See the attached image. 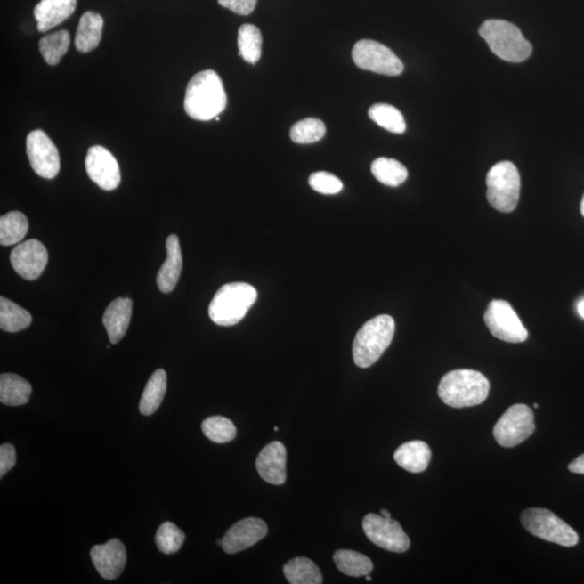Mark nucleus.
<instances>
[{"label": "nucleus", "instance_id": "obj_15", "mask_svg": "<svg viewBox=\"0 0 584 584\" xmlns=\"http://www.w3.org/2000/svg\"><path fill=\"white\" fill-rule=\"evenodd\" d=\"M268 533V526L260 518L248 517L231 526L223 538V550L236 554L258 543Z\"/></svg>", "mask_w": 584, "mask_h": 584}, {"label": "nucleus", "instance_id": "obj_19", "mask_svg": "<svg viewBox=\"0 0 584 584\" xmlns=\"http://www.w3.org/2000/svg\"><path fill=\"white\" fill-rule=\"evenodd\" d=\"M133 315V301L128 298L115 299L103 315V325L108 331L110 344H118L124 338Z\"/></svg>", "mask_w": 584, "mask_h": 584}, {"label": "nucleus", "instance_id": "obj_28", "mask_svg": "<svg viewBox=\"0 0 584 584\" xmlns=\"http://www.w3.org/2000/svg\"><path fill=\"white\" fill-rule=\"evenodd\" d=\"M28 220L19 211H12L0 218V244L16 245L21 241L28 231Z\"/></svg>", "mask_w": 584, "mask_h": 584}, {"label": "nucleus", "instance_id": "obj_29", "mask_svg": "<svg viewBox=\"0 0 584 584\" xmlns=\"http://www.w3.org/2000/svg\"><path fill=\"white\" fill-rule=\"evenodd\" d=\"M371 173L382 184L396 188L404 183L408 177V171L399 160L380 158L371 165Z\"/></svg>", "mask_w": 584, "mask_h": 584}, {"label": "nucleus", "instance_id": "obj_32", "mask_svg": "<svg viewBox=\"0 0 584 584\" xmlns=\"http://www.w3.org/2000/svg\"><path fill=\"white\" fill-rule=\"evenodd\" d=\"M371 120L380 127L390 131L393 134H404L406 131V122L404 116L394 107L390 104H375L369 110Z\"/></svg>", "mask_w": 584, "mask_h": 584}, {"label": "nucleus", "instance_id": "obj_21", "mask_svg": "<svg viewBox=\"0 0 584 584\" xmlns=\"http://www.w3.org/2000/svg\"><path fill=\"white\" fill-rule=\"evenodd\" d=\"M432 452L429 445L421 441H411L397 448L394 460L402 469L411 473H421L430 465Z\"/></svg>", "mask_w": 584, "mask_h": 584}, {"label": "nucleus", "instance_id": "obj_14", "mask_svg": "<svg viewBox=\"0 0 584 584\" xmlns=\"http://www.w3.org/2000/svg\"><path fill=\"white\" fill-rule=\"evenodd\" d=\"M46 247L37 239L24 241L12 253V264L14 271L28 280H37L48 264Z\"/></svg>", "mask_w": 584, "mask_h": 584}, {"label": "nucleus", "instance_id": "obj_39", "mask_svg": "<svg viewBox=\"0 0 584 584\" xmlns=\"http://www.w3.org/2000/svg\"><path fill=\"white\" fill-rule=\"evenodd\" d=\"M568 470L576 473V474L584 475V454L576 458V459L568 466Z\"/></svg>", "mask_w": 584, "mask_h": 584}, {"label": "nucleus", "instance_id": "obj_34", "mask_svg": "<svg viewBox=\"0 0 584 584\" xmlns=\"http://www.w3.org/2000/svg\"><path fill=\"white\" fill-rule=\"evenodd\" d=\"M326 126L317 118H306L292 126L290 138L295 143L312 144L325 137Z\"/></svg>", "mask_w": 584, "mask_h": 584}, {"label": "nucleus", "instance_id": "obj_6", "mask_svg": "<svg viewBox=\"0 0 584 584\" xmlns=\"http://www.w3.org/2000/svg\"><path fill=\"white\" fill-rule=\"evenodd\" d=\"M487 199L501 213L515 211L520 200L521 177L516 166L500 162L493 166L487 174Z\"/></svg>", "mask_w": 584, "mask_h": 584}, {"label": "nucleus", "instance_id": "obj_1", "mask_svg": "<svg viewBox=\"0 0 584 584\" xmlns=\"http://www.w3.org/2000/svg\"><path fill=\"white\" fill-rule=\"evenodd\" d=\"M228 103L223 80L215 70H203L186 87L184 110L191 118L208 122L218 118Z\"/></svg>", "mask_w": 584, "mask_h": 584}, {"label": "nucleus", "instance_id": "obj_20", "mask_svg": "<svg viewBox=\"0 0 584 584\" xmlns=\"http://www.w3.org/2000/svg\"><path fill=\"white\" fill-rule=\"evenodd\" d=\"M166 246H167V260L160 268L156 281L160 291L169 294L177 286L182 271V253L177 235H170Z\"/></svg>", "mask_w": 584, "mask_h": 584}, {"label": "nucleus", "instance_id": "obj_41", "mask_svg": "<svg viewBox=\"0 0 584 584\" xmlns=\"http://www.w3.org/2000/svg\"><path fill=\"white\" fill-rule=\"evenodd\" d=\"M381 515L384 516V517H391V513L389 511L385 510V508H382Z\"/></svg>", "mask_w": 584, "mask_h": 584}, {"label": "nucleus", "instance_id": "obj_33", "mask_svg": "<svg viewBox=\"0 0 584 584\" xmlns=\"http://www.w3.org/2000/svg\"><path fill=\"white\" fill-rule=\"evenodd\" d=\"M206 437L209 438L211 442H218V444H225L234 440L238 430L234 423L228 418L215 416L207 418L201 425Z\"/></svg>", "mask_w": 584, "mask_h": 584}, {"label": "nucleus", "instance_id": "obj_40", "mask_svg": "<svg viewBox=\"0 0 584 584\" xmlns=\"http://www.w3.org/2000/svg\"><path fill=\"white\" fill-rule=\"evenodd\" d=\"M578 313L584 319V300L578 304Z\"/></svg>", "mask_w": 584, "mask_h": 584}, {"label": "nucleus", "instance_id": "obj_30", "mask_svg": "<svg viewBox=\"0 0 584 584\" xmlns=\"http://www.w3.org/2000/svg\"><path fill=\"white\" fill-rule=\"evenodd\" d=\"M239 55L247 63L256 64L262 53V35L253 24H244L239 29Z\"/></svg>", "mask_w": 584, "mask_h": 584}, {"label": "nucleus", "instance_id": "obj_27", "mask_svg": "<svg viewBox=\"0 0 584 584\" xmlns=\"http://www.w3.org/2000/svg\"><path fill=\"white\" fill-rule=\"evenodd\" d=\"M334 561L337 568H338L341 572L351 577L369 575L372 569H374V564H372L369 557L355 551H337L334 554Z\"/></svg>", "mask_w": 584, "mask_h": 584}, {"label": "nucleus", "instance_id": "obj_24", "mask_svg": "<svg viewBox=\"0 0 584 584\" xmlns=\"http://www.w3.org/2000/svg\"><path fill=\"white\" fill-rule=\"evenodd\" d=\"M166 390H167V374L164 369H158L146 384L140 401V412L143 416L153 415L162 405Z\"/></svg>", "mask_w": 584, "mask_h": 584}, {"label": "nucleus", "instance_id": "obj_43", "mask_svg": "<svg viewBox=\"0 0 584 584\" xmlns=\"http://www.w3.org/2000/svg\"><path fill=\"white\" fill-rule=\"evenodd\" d=\"M216 543H218L219 546H223V539H219V540H216Z\"/></svg>", "mask_w": 584, "mask_h": 584}, {"label": "nucleus", "instance_id": "obj_16", "mask_svg": "<svg viewBox=\"0 0 584 584\" xmlns=\"http://www.w3.org/2000/svg\"><path fill=\"white\" fill-rule=\"evenodd\" d=\"M90 557L101 577L115 580L124 572L127 552L122 541L112 539L104 545L94 546L90 551Z\"/></svg>", "mask_w": 584, "mask_h": 584}, {"label": "nucleus", "instance_id": "obj_7", "mask_svg": "<svg viewBox=\"0 0 584 584\" xmlns=\"http://www.w3.org/2000/svg\"><path fill=\"white\" fill-rule=\"evenodd\" d=\"M521 521L528 532L543 540L566 548L578 545L576 531L547 508H528L522 513Z\"/></svg>", "mask_w": 584, "mask_h": 584}, {"label": "nucleus", "instance_id": "obj_13", "mask_svg": "<svg viewBox=\"0 0 584 584\" xmlns=\"http://www.w3.org/2000/svg\"><path fill=\"white\" fill-rule=\"evenodd\" d=\"M85 171L95 184L105 191H113L120 184V170L118 160L109 150L95 145L88 150L85 160Z\"/></svg>", "mask_w": 584, "mask_h": 584}, {"label": "nucleus", "instance_id": "obj_11", "mask_svg": "<svg viewBox=\"0 0 584 584\" xmlns=\"http://www.w3.org/2000/svg\"><path fill=\"white\" fill-rule=\"evenodd\" d=\"M362 528L367 538L374 545L386 551L404 553L410 548V538L402 530L401 523L392 517L369 513L362 521Z\"/></svg>", "mask_w": 584, "mask_h": 584}, {"label": "nucleus", "instance_id": "obj_46", "mask_svg": "<svg viewBox=\"0 0 584 584\" xmlns=\"http://www.w3.org/2000/svg\"><path fill=\"white\" fill-rule=\"evenodd\" d=\"M215 119L216 120V122H219V120H220L219 116H218V118H215Z\"/></svg>", "mask_w": 584, "mask_h": 584}, {"label": "nucleus", "instance_id": "obj_36", "mask_svg": "<svg viewBox=\"0 0 584 584\" xmlns=\"http://www.w3.org/2000/svg\"><path fill=\"white\" fill-rule=\"evenodd\" d=\"M309 183L316 192L325 195L338 194L344 189V183L341 182V180L334 174L326 173V171H320V173L311 174Z\"/></svg>", "mask_w": 584, "mask_h": 584}, {"label": "nucleus", "instance_id": "obj_44", "mask_svg": "<svg viewBox=\"0 0 584 584\" xmlns=\"http://www.w3.org/2000/svg\"><path fill=\"white\" fill-rule=\"evenodd\" d=\"M366 580H367V581H371V577L369 576V575H367V576H366Z\"/></svg>", "mask_w": 584, "mask_h": 584}, {"label": "nucleus", "instance_id": "obj_4", "mask_svg": "<svg viewBox=\"0 0 584 584\" xmlns=\"http://www.w3.org/2000/svg\"><path fill=\"white\" fill-rule=\"evenodd\" d=\"M395 321L390 315H379L367 321L357 332L353 344L356 366L369 369L374 365L392 344Z\"/></svg>", "mask_w": 584, "mask_h": 584}, {"label": "nucleus", "instance_id": "obj_17", "mask_svg": "<svg viewBox=\"0 0 584 584\" xmlns=\"http://www.w3.org/2000/svg\"><path fill=\"white\" fill-rule=\"evenodd\" d=\"M286 447L280 442H272L261 450L256 466L262 480L272 485L286 482Z\"/></svg>", "mask_w": 584, "mask_h": 584}, {"label": "nucleus", "instance_id": "obj_3", "mask_svg": "<svg viewBox=\"0 0 584 584\" xmlns=\"http://www.w3.org/2000/svg\"><path fill=\"white\" fill-rule=\"evenodd\" d=\"M258 299L254 286L247 283L226 284L216 291L209 305V316L215 324L230 327L239 324Z\"/></svg>", "mask_w": 584, "mask_h": 584}, {"label": "nucleus", "instance_id": "obj_10", "mask_svg": "<svg viewBox=\"0 0 584 584\" xmlns=\"http://www.w3.org/2000/svg\"><path fill=\"white\" fill-rule=\"evenodd\" d=\"M484 321L491 334L508 344H522L528 331L512 305L505 300H492L488 305Z\"/></svg>", "mask_w": 584, "mask_h": 584}, {"label": "nucleus", "instance_id": "obj_18", "mask_svg": "<svg viewBox=\"0 0 584 584\" xmlns=\"http://www.w3.org/2000/svg\"><path fill=\"white\" fill-rule=\"evenodd\" d=\"M77 0H40L34 9L39 32L46 33L65 20L77 9Z\"/></svg>", "mask_w": 584, "mask_h": 584}, {"label": "nucleus", "instance_id": "obj_47", "mask_svg": "<svg viewBox=\"0 0 584 584\" xmlns=\"http://www.w3.org/2000/svg\"><path fill=\"white\" fill-rule=\"evenodd\" d=\"M533 407H535V408H539V405H538V404H535V405H533Z\"/></svg>", "mask_w": 584, "mask_h": 584}, {"label": "nucleus", "instance_id": "obj_31", "mask_svg": "<svg viewBox=\"0 0 584 584\" xmlns=\"http://www.w3.org/2000/svg\"><path fill=\"white\" fill-rule=\"evenodd\" d=\"M70 44V35L67 29L48 34L40 39L39 52L45 61L49 65H57L63 55L68 53Z\"/></svg>", "mask_w": 584, "mask_h": 584}, {"label": "nucleus", "instance_id": "obj_42", "mask_svg": "<svg viewBox=\"0 0 584 584\" xmlns=\"http://www.w3.org/2000/svg\"><path fill=\"white\" fill-rule=\"evenodd\" d=\"M581 214L584 216V195H583V199H582V201H581Z\"/></svg>", "mask_w": 584, "mask_h": 584}, {"label": "nucleus", "instance_id": "obj_8", "mask_svg": "<svg viewBox=\"0 0 584 584\" xmlns=\"http://www.w3.org/2000/svg\"><path fill=\"white\" fill-rule=\"evenodd\" d=\"M536 430L535 416L531 407L513 405L503 414L493 429L498 444L511 448L522 444Z\"/></svg>", "mask_w": 584, "mask_h": 584}, {"label": "nucleus", "instance_id": "obj_5", "mask_svg": "<svg viewBox=\"0 0 584 584\" xmlns=\"http://www.w3.org/2000/svg\"><path fill=\"white\" fill-rule=\"evenodd\" d=\"M480 35L491 52L505 61L520 63L531 57L532 46L516 25L503 20H487L481 25Z\"/></svg>", "mask_w": 584, "mask_h": 584}, {"label": "nucleus", "instance_id": "obj_35", "mask_svg": "<svg viewBox=\"0 0 584 584\" xmlns=\"http://www.w3.org/2000/svg\"><path fill=\"white\" fill-rule=\"evenodd\" d=\"M185 535L174 523L166 522L156 532L155 543L158 550L164 554L177 553L183 546Z\"/></svg>", "mask_w": 584, "mask_h": 584}, {"label": "nucleus", "instance_id": "obj_37", "mask_svg": "<svg viewBox=\"0 0 584 584\" xmlns=\"http://www.w3.org/2000/svg\"><path fill=\"white\" fill-rule=\"evenodd\" d=\"M220 6L231 10L239 16H249L256 7L258 0H218Z\"/></svg>", "mask_w": 584, "mask_h": 584}, {"label": "nucleus", "instance_id": "obj_12", "mask_svg": "<svg viewBox=\"0 0 584 584\" xmlns=\"http://www.w3.org/2000/svg\"><path fill=\"white\" fill-rule=\"evenodd\" d=\"M27 152L32 168L39 177L53 179L60 171L57 146L42 130H34L27 138Z\"/></svg>", "mask_w": 584, "mask_h": 584}, {"label": "nucleus", "instance_id": "obj_26", "mask_svg": "<svg viewBox=\"0 0 584 584\" xmlns=\"http://www.w3.org/2000/svg\"><path fill=\"white\" fill-rule=\"evenodd\" d=\"M32 315L21 306L4 296L0 298V328L7 332H19L32 324Z\"/></svg>", "mask_w": 584, "mask_h": 584}, {"label": "nucleus", "instance_id": "obj_2", "mask_svg": "<svg viewBox=\"0 0 584 584\" xmlns=\"http://www.w3.org/2000/svg\"><path fill=\"white\" fill-rule=\"evenodd\" d=\"M490 389V381L481 372L458 369L442 377L438 385V396L450 407H472L484 402Z\"/></svg>", "mask_w": 584, "mask_h": 584}, {"label": "nucleus", "instance_id": "obj_22", "mask_svg": "<svg viewBox=\"0 0 584 584\" xmlns=\"http://www.w3.org/2000/svg\"><path fill=\"white\" fill-rule=\"evenodd\" d=\"M103 27V18L99 13L87 12L83 14L75 36V46L79 53H87L99 46Z\"/></svg>", "mask_w": 584, "mask_h": 584}, {"label": "nucleus", "instance_id": "obj_23", "mask_svg": "<svg viewBox=\"0 0 584 584\" xmlns=\"http://www.w3.org/2000/svg\"><path fill=\"white\" fill-rule=\"evenodd\" d=\"M32 395V385L24 377L14 374L0 376V402L7 406L28 404Z\"/></svg>", "mask_w": 584, "mask_h": 584}, {"label": "nucleus", "instance_id": "obj_38", "mask_svg": "<svg viewBox=\"0 0 584 584\" xmlns=\"http://www.w3.org/2000/svg\"><path fill=\"white\" fill-rule=\"evenodd\" d=\"M16 448L12 444H3L0 447V477H4L16 466Z\"/></svg>", "mask_w": 584, "mask_h": 584}, {"label": "nucleus", "instance_id": "obj_9", "mask_svg": "<svg viewBox=\"0 0 584 584\" xmlns=\"http://www.w3.org/2000/svg\"><path fill=\"white\" fill-rule=\"evenodd\" d=\"M357 68L386 77H397L404 72V64L390 48L375 40L362 39L352 52Z\"/></svg>", "mask_w": 584, "mask_h": 584}, {"label": "nucleus", "instance_id": "obj_25", "mask_svg": "<svg viewBox=\"0 0 584 584\" xmlns=\"http://www.w3.org/2000/svg\"><path fill=\"white\" fill-rule=\"evenodd\" d=\"M284 573L291 584H320L323 575L313 561L306 557H296L286 563Z\"/></svg>", "mask_w": 584, "mask_h": 584}, {"label": "nucleus", "instance_id": "obj_45", "mask_svg": "<svg viewBox=\"0 0 584 584\" xmlns=\"http://www.w3.org/2000/svg\"><path fill=\"white\" fill-rule=\"evenodd\" d=\"M274 430H275V431H279V430H280V429H279V426H275V427H274Z\"/></svg>", "mask_w": 584, "mask_h": 584}]
</instances>
